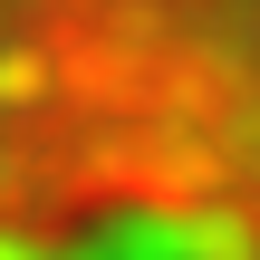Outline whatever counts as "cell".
<instances>
[{
  "label": "cell",
  "mask_w": 260,
  "mask_h": 260,
  "mask_svg": "<svg viewBox=\"0 0 260 260\" xmlns=\"http://www.w3.org/2000/svg\"><path fill=\"white\" fill-rule=\"evenodd\" d=\"M116 222L260 251V0H87Z\"/></svg>",
  "instance_id": "cell-1"
},
{
  "label": "cell",
  "mask_w": 260,
  "mask_h": 260,
  "mask_svg": "<svg viewBox=\"0 0 260 260\" xmlns=\"http://www.w3.org/2000/svg\"><path fill=\"white\" fill-rule=\"evenodd\" d=\"M116 232L87 0H0V251Z\"/></svg>",
  "instance_id": "cell-2"
}]
</instances>
